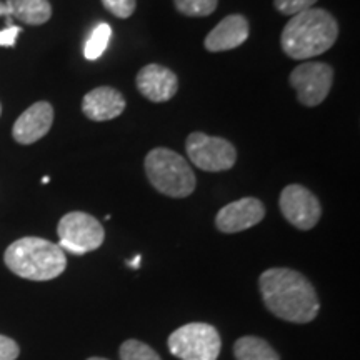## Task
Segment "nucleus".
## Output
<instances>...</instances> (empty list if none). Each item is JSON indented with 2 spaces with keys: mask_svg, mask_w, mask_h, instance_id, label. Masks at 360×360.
<instances>
[{
  "mask_svg": "<svg viewBox=\"0 0 360 360\" xmlns=\"http://www.w3.org/2000/svg\"><path fill=\"white\" fill-rule=\"evenodd\" d=\"M259 287L265 307L282 321L307 323L321 310L312 283L292 269L265 270L259 277Z\"/></svg>",
  "mask_w": 360,
  "mask_h": 360,
  "instance_id": "f257e3e1",
  "label": "nucleus"
},
{
  "mask_svg": "<svg viewBox=\"0 0 360 360\" xmlns=\"http://www.w3.org/2000/svg\"><path fill=\"white\" fill-rule=\"evenodd\" d=\"M339 37V24L330 12L309 8L287 22L282 30L281 45L285 56L307 60L326 53Z\"/></svg>",
  "mask_w": 360,
  "mask_h": 360,
  "instance_id": "f03ea898",
  "label": "nucleus"
},
{
  "mask_svg": "<svg viewBox=\"0 0 360 360\" xmlns=\"http://www.w3.org/2000/svg\"><path fill=\"white\" fill-rule=\"evenodd\" d=\"M4 262L15 276L35 282L57 278L67 267L65 252L40 237H24L13 242L4 254Z\"/></svg>",
  "mask_w": 360,
  "mask_h": 360,
  "instance_id": "7ed1b4c3",
  "label": "nucleus"
},
{
  "mask_svg": "<svg viewBox=\"0 0 360 360\" xmlns=\"http://www.w3.org/2000/svg\"><path fill=\"white\" fill-rule=\"evenodd\" d=\"M146 174L155 191L174 199H184L195 191L197 180L188 162L177 152L157 147L146 157Z\"/></svg>",
  "mask_w": 360,
  "mask_h": 360,
  "instance_id": "20e7f679",
  "label": "nucleus"
},
{
  "mask_svg": "<svg viewBox=\"0 0 360 360\" xmlns=\"http://www.w3.org/2000/svg\"><path fill=\"white\" fill-rule=\"evenodd\" d=\"M169 349L180 360H217L222 342L214 326L192 322L170 334Z\"/></svg>",
  "mask_w": 360,
  "mask_h": 360,
  "instance_id": "39448f33",
  "label": "nucleus"
},
{
  "mask_svg": "<svg viewBox=\"0 0 360 360\" xmlns=\"http://www.w3.org/2000/svg\"><path fill=\"white\" fill-rule=\"evenodd\" d=\"M58 247L74 255H84L97 250L103 244L105 231L102 224L87 212H69L57 225Z\"/></svg>",
  "mask_w": 360,
  "mask_h": 360,
  "instance_id": "423d86ee",
  "label": "nucleus"
},
{
  "mask_svg": "<svg viewBox=\"0 0 360 360\" xmlns=\"http://www.w3.org/2000/svg\"><path fill=\"white\" fill-rule=\"evenodd\" d=\"M186 152L192 164L205 172H224L237 162V150L231 142L204 132L188 135Z\"/></svg>",
  "mask_w": 360,
  "mask_h": 360,
  "instance_id": "0eeeda50",
  "label": "nucleus"
},
{
  "mask_svg": "<svg viewBox=\"0 0 360 360\" xmlns=\"http://www.w3.org/2000/svg\"><path fill=\"white\" fill-rule=\"evenodd\" d=\"M334 70L323 62H305L292 70L289 84L295 90L297 101L305 107H317L330 94Z\"/></svg>",
  "mask_w": 360,
  "mask_h": 360,
  "instance_id": "6e6552de",
  "label": "nucleus"
},
{
  "mask_svg": "<svg viewBox=\"0 0 360 360\" xmlns=\"http://www.w3.org/2000/svg\"><path fill=\"white\" fill-rule=\"evenodd\" d=\"M278 207L283 219L299 231H310L319 224L322 205L317 197L300 184H290L283 188L278 199Z\"/></svg>",
  "mask_w": 360,
  "mask_h": 360,
  "instance_id": "1a4fd4ad",
  "label": "nucleus"
},
{
  "mask_svg": "<svg viewBox=\"0 0 360 360\" xmlns=\"http://www.w3.org/2000/svg\"><path fill=\"white\" fill-rule=\"evenodd\" d=\"M264 217L265 207L262 202L255 197H244L219 210L215 217V227L224 233H237L262 222Z\"/></svg>",
  "mask_w": 360,
  "mask_h": 360,
  "instance_id": "9d476101",
  "label": "nucleus"
},
{
  "mask_svg": "<svg viewBox=\"0 0 360 360\" xmlns=\"http://www.w3.org/2000/svg\"><path fill=\"white\" fill-rule=\"evenodd\" d=\"M53 124V107L49 102H35L30 105L19 119L15 120L12 129L13 141L22 146H30L49 134Z\"/></svg>",
  "mask_w": 360,
  "mask_h": 360,
  "instance_id": "9b49d317",
  "label": "nucleus"
},
{
  "mask_svg": "<svg viewBox=\"0 0 360 360\" xmlns=\"http://www.w3.org/2000/svg\"><path fill=\"white\" fill-rule=\"evenodd\" d=\"M137 89L150 102H167L179 90V79L172 70L159 64H148L137 74Z\"/></svg>",
  "mask_w": 360,
  "mask_h": 360,
  "instance_id": "f8f14e48",
  "label": "nucleus"
},
{
  "mask_svg": "<svg viewBox=\"0 0 360 360\" xmlns=\"http://www.w3.org/2000/svg\"><path fill=\"white\" fill-rule=\"evenodd\" d=\"M249 39V22L240 13L227 15L210 30L204 40L209 52H225L237 49Z\"/></svg>",
  "mask_w": 360,
  "mask_h": 360,
  "instance_id": "ddd939ff",
  "label": "nucleus"
},
{
  "mask_svg": "<svg viewBox=\"0 0 360 360\" xmlns=\"http://www.w3.org/2000/svg\"><path fill=\"white\" fill-rule=\"evenodd\" d=\"M125 109V98L117 89L97 87L90 90L82 101V112L94 122L117 119Z\"/></svg>",
  "mask_w": 360,
  "mask_h": 360,
  "instance_id": "4468645a",
  "label": "nucleus"
},
{
  "mask_svg": "<svg viewBox=\"0 0 360 360\" xmlns=\"http://www.w3.org/2000/svg\"><path fill=\"white\" fill-rule=\"evenodd\" d=\"M6 6L13 20L27 25H42L51 20L52 6L49 0H7Z\"/></svg>",
  "mask_w": 360,
  "mask_h": 360,
  "instance_id": "2eb2a0df",
  "label": "nucleus"
},
{
  "mask_svg": "<svg viewBox=\"0 0 360 360\" xmlns=\"http://www.w3.org/2000/svg\"><path fill=\"white\" fill-rule=\"evenodd\" d=\"M233 355L237 360H281L278 354L269 342L260 337H240L233 345Z\"/></svg>",
  "mask_w": 360,
  "mask_h": 360,
  "instance_id": "dca6fc26",
  "label": "nucleus"
},
{
  "mask_svg": "<svg viewBox=\"0 0 360 360\" xmlns=\"http://www.w3.org/2000/svg\"><path fill=\"white\" fill-rule=\"evenodd\" d=\"M112 37V27L105 22H101V24L94 27V30L90 32V37L84 45V56L87 60H97L103 56L107 45L110 42Z\"/></svg>",
  "mask_w": 360,
  "mask_h": 360,
  "instance_id": "f3484780",
  "label": "nucleus"
},
{
  "mask_svg": "<svg viewBox=\"0 0 360 360\" xmlns=\"http://www.w3.org/2000/svg\"><path fill=\"white\" fill-rule=\"evenodd\" d=\"M22 34V27L13 22L7 6L0 2V47H13Z\"/></svg>",
  "mask_w": 360,
  "mask_h": 360,
  "instance_id": "a211bd4d",
  "label": "nucleus"
},
{
  "mask_svg": "<svg viewBox=\"0 0 360 360\" xmlns=\"http://www.w3.org/2000/svg\"><path fill=\"white\" fill-rule=\"evenodd\" d=\"M175 8L187 17H207L215 12L219 0H174Z\"/></svg>",
  "mask_w": 360,
  "mask_h": 360,
  "instance_id": "6ab92c4d",
  "label": "nucleus"
},
{
  "mask_svg": "<svg viewBox=\"0 0 360 360\" xmlns=\"http://www.w3.org/2000/svg\"><path fill=\"white\" fill-rule=\"evenodd\" d=\"M120 360H162L154 349L141 340H125L120 345Z\"/></svg>",
  "mask_w": 360,
  "mask_h": 360,
  "instance_id": "aec40b11",
  "label": "nucleus"
},
{
  "mask_svg": "<svg viewBox=\"0 0 360 360\" xmlns=\"http://www.w3.org/2000/svg\"><path fill=\"white\" fill-rule=\"evenodd\" d=\"M317 0H274V7L277 8L282 15L294 17L297 13L314 8Z\"/></svg>",
  "mask_w": 360,
  "mask_h": 360,
  "instance_id": "412c9836",
  "label": "nucleus"
},
{
  "mask_svg": "<svg viewBox=\"0 0 360 360\" xmlns=\"http://www.w3.org/2000/svg\"><path fill=\"white\" fill-rule=\"evenodd\" d=\"M102 4L117 19H129L137 7L135 0H102Z\"/></svg>",
  "mask_w": 360,
  "mask_h": 360,
  "instance_id": "4be33fe9",
  "label": "nucleus"
},
{
  "mask_svg": "<svg viewBox=\"0 0 360 360\" xmlns=\"http://www.w3.org/2000/svg\"><path fill=\"white\" fill-rule=\"evenodd\" d=\"M19 354L20 349L15 340H12L11 337L0 335V360H15Z\"/></svg>",
  "mask_w": 360,
  "mask_h": 360,
  "instance_id": "5701e85b",
  "label": "nucleus"
},
{
  "mask_svg": "<svg viewBox=\"0 0 360 360\" xmlns=\"http://www.w3.org/2000/svg\"><path fill=\"white\" fill-rule=\"evenodd\" d=\"M141 260H142L141 255H135L132 260H129L127 265H129V267H132V269H139V265H141Z\"/></svg>",
  "mask_w": 360,
  "mask_h": 360,
  "instance_id": "b1692460",
  "label": "nucleus"
},
{
  "mask_svg": "<svg viewBox=\"0 0 360 360\" xmlns=\"http://www.w3.org/2000/svg\"><path fill=\"white\" fill-rule=\"evenodd\" d=\"M87 360H109V359H102V357H90Z\"/></svg>",
  "mask_w": 360,
  "mask_h": 360,
  "instance_id": "393cba45",
  "label": "nucleus"
},
{
  "mask_svg": "<svg viewBox=\"0 0 360 360\" xmlns=\"http://www.w3.org/2000/svg\"><path fill=\"white\" fill-rule=\"evenodd\" d=\"M49 180H51V179H49V177H44V179H42V184H49Z\"/></svg>",
  "mask_w": 360,
  "mask_h": 360,
  "instance_id": "a878e982",
  "label": "nucleus"
},
{
  "mask_svg": "<svg viewBox=\"0 0 360 360\" xmlns=\"http://www.w3.org/2000/svg\"><path fill=\"white\" fill-rule=\"evenodd\" d=\"M0 115H2V105H0Z\"/></svg>",
  "mask_w": 360,
  "mask_h": 360,
  "instance_id": "bb28decb",
  "label": "nucleus"
}]
</instances>
